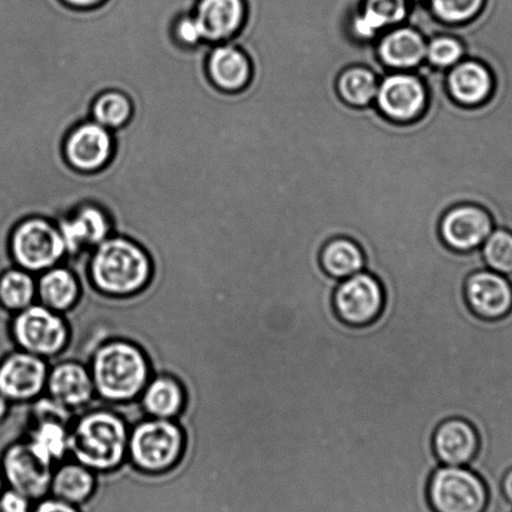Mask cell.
<instances>
[{"mask_svg": "<svg viewBox=\"0 0 512 512\" xmlns=\"http://www.w3.org/2000/svg\"><path fill=\"white\" fill-rule=\"evenodd\" d=\"M82 266L89 285L106 297L136 296L153 278V261L146 248L121 235H112L82 256Z\"/></svg>", "mask_w": 512, "mask_h": 512, "instance_id": "1", "label": "cell"}, {"mask_svg": "<svg viewBox=\"0 0 512 512\" xmlns=\"http://www.w3.org/2000/svg\"><path fill=\"white\" fill-rule=\"evenodd\" d=\"M131 422L116 407H89L71 427L69 459L94 474H109L126 464Z\"/></svg>", "mask_w": 512, "mask_h": 512, "instance_id": "2", "label": "cell"}, {"mask_svg": "<svg viewBox=\"0 0 512 512\" xmlns=\"http://www.w3.org/2000/svg\"><path fill=\"white\" fill-rule=\"evenodd\" d=\"M98 399L109 406L137 402L152 379L146 352L127 338H111L93 350L87 362Z\"/></svg>", "mask_w": 512, "mask_h": 512, "instance_id": "3", "label": "cell"}, {"mask_svg": "<svg viewBox=\"0 0 512 512\" xmlns=\"http://www.w3.org/2000/svg\"><path fill=\"white\" fill-rule=\"evenodd\" d=\"M185 449L180 422L146 417L131 426L127 462L143 475H166L180 465Z\"/></svg>", "mask_w": 512, "mask_h": 512, "instance_id": "4", "label": "cell"}, {"mask_svg": "<svg viewBox=\"0 0 512 512\" xmlns=\"http://www.w3.org/2000/svg\"><path fill=\"white\" fill-rule=\"evenodd\" d=\"M9 252L14 266L39 275L67 258L66 245L56 223L49 218L31 216L19 221L9 237Z\"/></svg>", "mask_w": 512, "mask_h": 512, "instance_id": "5", "label": "cell"}, {"mask_svg": "<svg viewBox=\"0 0 512 512\" xmlns=\"http://www.w3.org/2000/svg\"><path fill=\"white\" fill-rule=\"evenodd\" d=\"M11 333L17 349L49 362L58 360L71 342V327L66 316L39 302L13 315Z\"/></svg>", "mask_w": 512, "mask_h": 512, "instance_id": "6", "label": "cell"}, {"mask_svg": "<svg viewBox=\"0 0 512 512\" xmlns=\"http://www.w3.org/2000/svg\"><path fill=\"white\" fill-rule=\"evenodd\" d=\"M28 407L26 437L23 440L34 454L53 467L69 459L71 427L77 415L46 394Z\"/></svg>", "mask_w": 512, "mask_h": 512, "instance_id": "7", "label": "cell"}, {"mask_svg": "<svg viewBox=\"0 0 512 512\" xmlns=\"http://www.w3.org/2000/svg\"><path fill=\"white\" fill-rule=\"evenodd\" d=\"M427 500L434 512H486L490 494L469 466L440 465L430 477Z\"/></svg>", "mask_w": 512, "mask_h": 512, "instance_id": "8", "label": "cell"}, {"mask_svg": "<svg viewBox=\"0 0 512 512\" xmlns=\"http://www.w3.org/2000/svg\"><path fill=\"white\" fill-rule=\"evenodd\" d=\"M51 220L56 223L66 245V260L89 255L113 235L112 220L106 208L92 201L73 202Z\"/></svg>", "mask_w": 512, "mask_h": 512, "instance_id": "9", "label": "cell"}, {"mask_svg": "<svg viewBox=\"0 0 512 512\" xmlns=\"http://www.w3.org/2000/svg\"><path fill=\"white\" fill-rule=\"evenodd\" d=\"M385 306V291L379 278L369 271L338 282L333 292V308L346 325H370L381 315Z\"/></svg>", "mask_w": 512, "mask_h": 512, "instance_id": "10", "label": "cell"}, {"mask_svg": "<svg viewBox=\"0 0 512 512\" xmlns=\"http://www.w3.org/2000/svg\"><path fill=\"white\" fill-rule=\"evenodd\" d=\"M51 362L22 350L0 361V395L13 405H28L46 394Z\"/></svg>", "mask_w": 512, "mask_h": 512, "instance_id": "11", "label": "cell"}, {"mask_svg": "<svg viewBox=\"0 0 512 512\" xmlns=\"http://www.w3.org/2000/svg\"><path fill=\"white\" fill-rule=\"evenodd\" d=\"M427 88L415 72L390 71L380 78L375 106L382 116L396 123H409L422 116Z\"/></svg>", "mask_w": 512, "mask_h": 512, "instance_id": "12", "label": "cell"}, {"mask_svg": "<svg viewBox=\"0 0 512 512\" xmlns=\"http://www.w3.org/2000/svg\"><path fill=\"white\" fill-rule=\"evenodd\" d=\"M0 469L9 489L21 492L33 502L49 496L54 467L39 459L26 440L14 441L4 450Z\"/></svg>", "mask_w": 512, "mask_h": 512, "instance_id": "13", "label": "cell"}, {"mask_svg": "<svg viewBox=\"0 0 512 512\" xmlns=\"http://www.w3.org/2000/svg\"><path fill=\"white\" fill-rule=\"evenodd\" d=\"M113 153V132L91 118L78 123L64 138L63 156L77 172L101 171L111 162Z\"/></svg>", "mask_w": 512, "mask_h": 512, "instance_id": "14", "label": "cell"}, {"mask_svg": "<svg viewBox=\"0 0 512 512\" xmlns=\"http://www.w3.org/2000/svg\"><path fill=\"white\" fill-rule=\"evenodd\" d=\"M46 395L74 415L81 414L97 399L88 364L74 359H59L49 369Z\"/></svg>", "mask_w": 512, "mask_h": 512, "instance_id": "15", "label": "cell"}, {"mask_svg": "<svg viewBox=\"0 0 512 512\" xmlns=\"http://www.w3.org/2000/svg\"><path fill=\"white\" fill-rule=\"evenodd\" d=\"M494 228V221L485 208L464 203L450 208L442 216L440 236L450 250L469 253L480 250Z\"/></svg>", "mask_w": 512, "mask_h": 512, "instance_id": "16", "label": "cell"}, {"mask_svg": "<svg viewBox=\"0 0 512 512\" xmlns=\"http://www.w3.org/2000/svg\"><path fill=\"white\" fill-rule=\"evenodd\" d=\"M465 298L476 316L500 320L512 310V283L507 276L482 268L467 277Z\"/></svg>", "mask_w": 512, "mask_h": 512, "instance_id": "17", "label": "cell"}, {"mask_svg": "<svg viewBox=\"0 0 512 512\" xmlns=\"http://www.w3.org/2000/svg\"><path fill=\"white\" fill-rule=\"evenodd\" d=\"M427 39L415 27L387 29L376 41V53L389 71L414 72L426 62Z\"/></svg>", "mask_w": 512, "mask_h": 512, "instance_id": "18", "label": "cell"}, {"mask_svg": "<svg viewBox=\"0 0 512 512\" xmlns=\"http://www.w3.org/2000/svg\"><path fill=\"white\" fill-rule=\"evenodd\" d=\"M193 14L200 23L203 42H231L246 22L245 0H197Z\"/></svg>", "mask_w": 512, "mask_h": 512, "instance_id": "19", "label": "cell"}, {"mask_svg": "<svg viewBox=\"0 0 512 512\" xmlns=\"http://www.w3.org/2000/svg\"><path fill=\"white\" fill-rule=\"evenodd\" d=\"M410 8V0H361L350 18V33L361 42H376L387 29L405 24Z\"/></svg>", "mask_w": 512, "mask_h": 512, "instance_id": "20", "label": "cell"}, {"mask_svg": "<svg viewBox=\"0 0 512 512\" xmlns=\"http://www.w3.org/2000/svg\"><path fill=\"white\" fill-rule=\"evenodd\" d=\"M206 72L213 86L226 93L241 92L252 78V63L243 49L231 42L212 46Z\"/></svg>", "mask_w": 512, "mask_h": 512, "instance_id": "21", "label": "cell"}, {"mask_svg": "<svg viewBox=\"0 0 512 512\" xmlns=\"http://www.w3.org/2000/svg\"><path fill=\"white\" fill-rule=\"evenodd\" d=\"M480 440L469 421L454 417L442 421L432 439L441 465L469 466L479 452Z\"/></svg>", "mask_w": 512, "mask_h": 512, "instance_id": "22", "label": "cell"}, {"mask_svg": "<svg viewBox=\"0 0 512 512\" xmlns=\"http://www.w3.org/2000/svg\"><path fill=\"white\" fill-rule=\"evenodd\" d=\"M446 88L460 106L475 107L490 98L494 91V76L484 63L464 58L446 71Z\"/></svg>", "mask_w": 512, "mask_h": 512, "instance_id": "23", "label": "cell"}, {"mask_svg": "<svg viewBox=\"0 0 512 512\" xmlns=\"http://www.w3.org/2000/svg\"><path fill=\"white\" fill-rule=\"evenodd\" d=\"M82 293L81 278L67 263L37 275V302L61 315H67L77 307Z\"/></svg>", "mask_w": 512, "mask_h": 512, "instance_id": "24", "label": "cell"}, {"mask_svg": "<svg viewBox=\"0 0 512 512\" xmlns=\"http://www.w3.org/2000/svg\"><path fill=\"white\" fill-rule=\"evenodd\" d=\"M146 417L177 420L186 406V390L177 377L154 374L138 399Z\"/></svg>", "mask_w": 512, "mask_h": 512, "instance_id": "25", "label": "cell"}, {"mask_svg": "<svg viewBox=\"0 0 512 512\" xmlns=\"http://www.w3.org/2000/svg\"><path fill=\"white\" fill-rule=\"evenodd\" d=\"M98 476L78 461L67 459L54 467L49 495L82 507L97 490Z\"/></svg>", "mask_w": 512, "mask_h": 512, "instance_id": "26", "label": "cell"}, {"mask_svg": "<svg viewBox=\"0 0 512 512\" xmlns=\"http://www.w3.org/2000/svg\"><path fill=\"white\" fill-rule=\"evenodd\" d=\"M322 270L337 281L365 271V255L351 238L335 237L323 245L320 253Z\"/></svg>", "mask_w": 512, "mask_h": 512, "instance_id": "27", "label": "cell"}, {"mask_svg": "<svg viewBox=\"0 0 512 512\" xmlns=\"http://www.w3.org/2000/svg\"><path fill=\"white\" fill-rule=\"evenodd\" d=\"M380 78L365 66H351L338 74V96L351 107L364 108L375 104Z\"/></svg>", "mask_w": 512, "mask_h": 512, "instance_id": "28", "label": "cell"}, {"mask_svg": "<svg viewBox=\"0 0 512 512\" xmlns=\"http://www.w3.org/2000/svg\"><path fill=\"white\" fill-rule=\"evenodd\" d=\"M37 302V276L17 266L0 273V306L11 315Z\"/></svg>", "mask_w": 512, "mask_h": 512, "instance_id": "29", "label": "cell"}, {"mask_svg": "<svg viewBox=\"0 0 512 512\" xmlns=\"http://www.w3.org/2000/svg\"><path fill=\"white\" fill-rule=\"evenodd\" d=\"M132 116V99L117 88L99 93L91 106V119L112 132L126 126Z\"/></svg>", "mask_w": 512, "mask_h": 512, "instance_id": "30", "label": "cell"}, {"mask_svg": "<svg viewBox=\"0 0 512 512\" xmlns=\"http://www.w3.org/2000/svg\"><path fill=\"white\" fill-rule=\"evenodd\" d=\"M480 252L486 268L504 276L512 275V232L494 228Z\"/></svg>", "mask_w": 512, "mask_h": 512, "instance_id": "31", "label": "cell"}, {"mask_svg": "<svg viewBox=\"0 0 512 512\" xmlns=\"http://www.w3.org/2000/svg\"><path fill=\"white\" fill-rule=\"evenodd\" d=\"M431 16L444 24H464L479 16L485 0H421Z\"/></svg>", "mask_w": 512, "mask_h": 512, "instance_id": "32", "label": "cell"}, {"mask_svg": "<svg viewBox=\"0 0 512 512\" xmlns=\"http://www.w3.org/2000/svg\"><path fill=\"white\" fill-rule=\"evenodd\" d=\"M464 58L465 48L460 39L447 34L427 39L426 63L430 67L446 72Z\"/></svg>", "mask_w": 512, "mask_h": 512, "instance_id": "33", "label": "cell"}, {"mask_svg": "<svg viewBox=\"0 0 512 512\" xmlns=\"http://www.w3.org/2000/svg\"><path fill=\"white\" fill-rule=\"evenodd\" d=\"M173 39L185 48H196L203 42L200 23L193 12L178 14L171 28Z\"/></svg>", "mask_w": 512, "mask_h": 512, "instance_id": "34", "label": "cell"}, {"mask_svg": "<svg viewBox=\"0 0 512 512\" xmlns=\"http://www.w3.org/2000/svg\"><path fill=\"white\" fill-rule=\"evenodd\" d=\"M33 505L29 497L9 487L0 492V512H32Z\"/></svg>", "mask_w": 512, "mask_h": 512, "instance_id": "35", "label": "cell"}, {"mask_svg": "<svg viewBox=\"0 0 512 512\" xmlns=\"http://www.w3.org/2000/svg\"><path fill=\"white\" fill-rule=\"evenodd\" d=\"M32 512H83L81 507L68 504L51 495L34 502Z\"/></svg>", "mask_w": 512, "mask_h": 512, "instance_id": "36", "label": "cell"}, {"mask_svg": "<svg viewBox=\"0 0 512 512\" xmlns=\"http://www.w3.org/2000/svg\"><path fill=\"white\" fill-rule=\"evenodd\" d=\"M501 495L504 497L506 504L512 507V467L506 471L501 481Z\"/></svg>", "mask_w": 512, "mask_h": 512, "instance_id": "37", "label": "cell"}, {"mask_svg": "<svg viewBox=\"0 0 512 512\" xmlns=\"http://www.w3.org/2000/svg\"><path fill=\"white\" fill-rule=\"evenodd\" d=\"M62 2L68 7L87 11V9L101 6V4L106 2V0H62Z\"/></svg>", "mask_w": 512, "mask_h": 512, "instance_id": "38", "label": "cell"}, {"mask_svg": "<svg viewBox=\"0 0 512 512\" xmlns=\"http://www.w3.org/2000/svg\"><path fill=\"white\" fill-rule=\"evenodd\" d=\"M12 411V404L9 402L6 397L0 395V424L4 420L7 419L9 414H11Z\"/></svg>", "mask_w": 512, "mask_h": 512, "instance_id": "39", "label": "cell"}, {"mask_svg": "<svg viewBox=\"0 0 512 512\" xmlns=\"http://www.w3.org/2000/svg\"><path fill=\"white\" fill-rule=\"evenodd\" d=\"M6 481H4L2 469H0V492L6 489Z\"/></svg>", "mask_w": 512, "mask_h": 512, "instance_id": "40", "label": "cell"}, {"mask_svg": "<svg viewBox=\"0 0 512 512\" xmlns=\"http://www.w3.org/2000/svg\"><path fill=\"white\" fill-rule=\"evenodd\" d=\"M411 2H416V0H411Z\"/></svg>", "mask_w": 512, "mask_h": 512, "instance_id": "41", "label": "cell"}]
</instances>
